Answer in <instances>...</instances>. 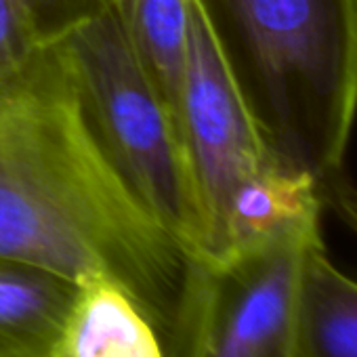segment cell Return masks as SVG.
<instances>
[{"mask_svg":"<svg viewBox=\"0 0 357 357\" xmlns=\"http://www.w3.org/2000/svg\"><path fill=\"white\" fill-rule=\"evenodd\" d=\"M45 357H166L164 338L116 282L76 284L68 311Z\"/></svg>","mask_w":357,"mask_h":357,"instance_id":"cell-6","label":"cell"},{"mask_svg":"<svg viewBox=\"0 0 357 357\" xmlns=\"http://www.w3.org/2000/svg\"><path fill=\"white\" fill-rule=\"evenodd\" d=\"M76 284L0 265V357H45Z\"/></svg>","mask_w":357,"mask_h":357,"instance_id":"cell-9","label":"cell"},{"mask_svg":"<svg viewBox=\"0 0 357 357\" xmlns=\"http://www.w3.org/2000/svg\"><path fill=\"white\" fill-rule=\"evenodd\" d=\"M271 155L357 231V0H192Z\"/></svg>","mask_w":357,"mask_h":357,"instance_id":"cell-2","label":"cell"},{"mask_svg":"<svg viewBox=\"0 0 357 357\" xmlns=\"http://www.w3.org/2000/svg\"><path fill=\"white\" fill-rule=\"evenodd\" d=\"M120 0H0V72L66 43Z\"/></svg>","mask_w":357,"mask_h":357,"instance_id":"cell-10","label":"cell"},{"mask_svg":"<svg viewBox=\"0 0 357 357\" xmlns=\"http://www.w3.org/2000/svg\"><path fill=\"white\" fill-rule=\"evenodd\" d=\"M319 225L215 265H194L178 311L176 357H296L301 280Z\"/></svg>","mask_w":357,"mask_h":357,"instance_id":"cell-4","label":"cell"},{"mask_svg":"<svg viewBox=\"0 0 357 357\" xmlns=\"http://www.w3.org/2000/svg\"><path fill=\"white\" fill-rule=\"evenodd\" d=\"M176 120L204 219L198 265L215 267L223 261V225L236 194L271 168L284 166L261 139L194 3Z\"/></svg>","mask_w":357,"mask_h":357,"instance_id":"cell-5","label":"cell"},{"mask_svg":"<svg viewBox=\"0 0 357 357\" xmlns=\"http://www.w3.org/2000/svg\"><path fill=\"white\" fill-rule=\"evenodd\" d=\"M86 114L124 181L198 265L204 219L181 130L139 66L118 7L66 43Z\"/></svg>","mask_w":357,"mask_h":357,"instance_id":"cell-3","label":"cell"},{"mask_svg":"<svg viewBox=\"0 0 357 357\" xmlns=\"http://www.w3.org/2000/svg\"><path fill=\"white\" fill-rule=\"evenodd\" d=\"M118 15L139 66L176 118L190 49L192 0H120Z\"/></svg>","mask_w":357,"mask_h":357,"instance_id":"cell-8","label":"cell"},{"mask_svg":"<svg viewBox=\"0 0 357 357\" xmlns=\"http://www.w3.org/2000/svg\"><path fill=\"white\" fill-rule=\"evenodd\" d=\"M0 265L112 280L172 340L194 263L103 147L63 43L0 72Z\"/></svg>","mask_w":357,"mask_h":357,"instance_id":"cell-1","label":"cell"},{"mask_svg":"<svg viewBox=\"0 0 357 357\" xmlns=\"http://www.w3.org/2000/svg\"><path fill=\"white\" fill-rule=\"evenodd\" d=\"M296 357H357V280L328 259L321 240L303 267Z\"/></svg>","mask_w":357,"mask_h":357,"instance_id":"cell-7","label":"cell"}]
</instances>
